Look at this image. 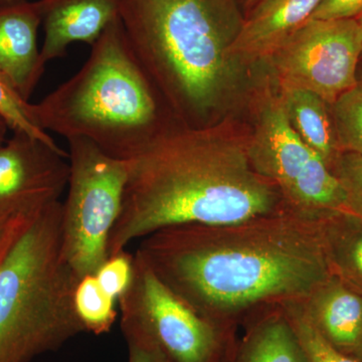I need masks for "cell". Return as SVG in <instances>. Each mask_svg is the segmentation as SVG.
<instances>
[{"label": "cell", "mask_w": 362, "mask_h": 362, "mask_svg": "<svg viewBox=\"0 0 362 362\" xmlns=\"http://www.w3.org/2000/svg\"><path fill=\"white\" fill-rule=\"evenodd\" d=\"M136 252L195 311L230 329L264 307L304 301L330 276L318 220L289 209L168 226L143 238Z\"/></svg>", "instance_id": "6da1fadb"}, {"label": "cell", "mask_w": 362, "mask_h": 362, "mask_svg": "<svg viewBox=\"0 0 362 362\" xmlns=\"http://www.w3.org/2000/svg\"><path fill=\"white\" fill-rule=\"evenodd\" d=\"M247 139L225 121L178 125L128 160L108 257L168 226L237 223L289 209L278 188L252 168Z\"/></svg>", "instance_id": "7a4b0ae2"}, {"label": "cell", "mask_w": 362, "mask_h": 362, "mask_svg": "<svg viewBox=\"0 0 362 362\" xmlns=\"http://www.w3.org/2000/svg\"><path fill=\"white\" fill-rule=\"evenodd\" d=\"M119 18L136 58L181 125H209L243 66L228 54L240 23L225 0H122Z\"/></svg>", "instance_id": "3957f363"}, {"label": "cell", "mask_w": 362, "mask_h": 362, "mask_svg": "<svg viewBox=\"0 0 362 362\" xmlns=\"http://www.w3.org/2000/svg\"><path fill=\"white\" fill-rule=\"evenodd\" d=\"M90 47L82 69L30 104V113L45 132L85 138L114 158L131 160L181 124L164 110L168 103L136 58L120 18Z\"/></svg>", "instance_id": "277c9868"}, {"label": "cell", "mask_w": 362, "mask_h": 362, "mask_svg": "<svg viewBox=\"0 0 362 362\" xmlns=\"http://www.w3.org/2000/svg\"><path fill=\"white\" fill-rule=\"evenodd\" d=\"M63 204L23 228L0 262V362H30L85 332L74 309L78 279L62 254Z\"/></svg>", "instance_id": "5b68a950"}, {"label": "cell", "mask_w": 362, "mask_h": 362, "mask_svg": "<svg viewBox=\"0 0 362 362\" xmlns=\"http://www.w3.org/2000/svg\"><path fill=\"white\" fill-rule=\"evenodd\" d=\"M254 96L247 156L255 170L278 188L294 213L320 220L345 209L337 178L290 125L276 81L267 77Z\"/></svg>", "instance_id": "8992f818"}, {"label": "cell", "mask_w": 362, "mask_h": 362, "mask_svg": "<svg viewBox=\"0 0 362 362\" xmlns=\"http://www.w3.org/2000/svg\"><path fill=\"white\" fill-rule=\"evenodd\" d=\"M118 303L124 338L143 343L165 362H221L238 337L237 329L195 311L137 252L129 288Z\"/></svg>", "instance_id": "52a82bcc"}, {"label": "cell", "mask_w": 362, "mask_h": 362, "mask_svg": "<svg viewBox=\"0 0 362 362\" xmlns=\"http://www.w3.org/2000/svg\"><path fill=\"white\" fill-rule=\"evenodd\" d=\"M68 195L62 214V254L80 280L108 259V244L122 209L127 161L85 138H70Z\"/></svg>", "instance_id": "ba28073f"}, {"label": "cell", "mask_w": 362, "mask_h": 362, "mask_svg": "<svg viewBox=\"0 0 362 362\" xmlns=\"http://www.w3.org/2000/svg\"><path fill=\"white\" fill-rule=\"evenodd\" d=\"M362 30L357 20H308L266 59L279 86L311 90L333 105L357 86Z\"/></svg>", "instance_id": "9c48e42d"}, {"label": "cell", "mask_w": 362, "mask_h": 362, "mask_svg": "<svg viewBox=\"0 0 362 362\" xmlns=\"http://www.w3.org/2000/svg\"><path fill=\"white\" fill-rule=\"evenodd\" d=\"M69 176V152L13 133L0 146V223L37 216L59 202Z\"/></svg>", "instance_id": "30bf717a"}, {"label": "cell", "mask_w": 362, "mask_h": 362, "mask_svg": "<svg viewBox=\"0 0 362 362\" xmlns=\"http://www.w3.org/2000/svg\"><path fill=\"white\" fill-rule=\"evenodd\" d=\"M40 25L39 1L0 4V74L28 102L45 68L37 47Z\"/></svg>", "instance_id": "8fae6325"}, {"label": "cell", "mask_w": 362, "mask_h": 362, "mask_svg": "<svg viewBox=\"0 0 362 362\" xmlns=\"http://www.w3.org/2000/svg\"><path fill=\"white\" fill-rule=\"evenodd\" d=\"M122 0H39L45 39L42 62L66 56L75 42L92 47L104 30L119 18Z\"/></svg>", "instance_id": "7c38bea8"}, {"label": "cell", "mask_w": 362, "mask_h": 362, "mask_svg": "<svg viewBox=\"0 0 362 362\" xmlns=\"http://www.w3.org/2000/svg\"><path fill=\"white\" fill-rule=\"evenodd\" d=\"M321 0H259L228 47L240 65L265 62L311 18Z\"/></svg>", "instance_id": "4fadbf2b"}, {"label": "cell", "mask_w": 362, "mask_h": 362, "mask_svg": "<svg viewBox=\"0 0 362 362\" xmlns=\"http://www.w3.org/2000/svg\"><path fill=\"white\" fill-rule=\"evenodd\" d=\"M302 308L326 342L356 358L362 344V295L330 275L302 301Z\"/></svg>", "instance_id": "5bb4252c"}, {"label": "cell", "mask_w": 362, "mask_h": 362, "mask_svg": "<svg viewBox=\"0 0 362 362\" xmlns=\"http://www.w3.org/2000/svg\"><path fill=\"white\" fill-rule=\"evenodd\" d=\"M240 327L221 362H308L283 305L255 311Z\"/></svg>", "instance_id": "9a60e30c"}, {"label": "cell", "mask_w": 362, "mask_h": 362, "mask_svg": "<svg viewBox=\"0 0 362 362\" xmlns=\"http://www.w3.org/2000/svg\"><path fill=\"white\" fill-rule=\"evenodd\" d=\"M277 86L293 130L331 170L342 152L338 144L331 105L311 90Z\"/></svg>", "instance_id": "2e32d148"}, {"label": "cell", "mask_w": 362, "mask_h": 362, "mask_svg": "<svg viewBox=\"0 0 362 362\" xmlns=\"http://www.w3.org/2000/svg\"><path fill=\"white\" fill-rule=\"evenodd\" d=\"M318 226L330 275L362 295V218L342 209L321 218Z\"/></svg>", "instance_id": "e0dca14e"}, {"label": "cell", "mask_w": 362, "mask_h": 362, "mask_svg": "<svg viewBox=\"0 0 362 362\" xmlns=\"http://www.w3.org/2000/svg\"><path fill=\"white\" fill-rule=\"evenodd\" d=\"M116 303L117 300L105 291L95 275L78 281L74 291V309L85 332L108 333L118 315Z\"/></svg>", "instance_id": "ac0fdd59"}, {"label": "cell", "mask_w": 362, "mask_h": 362, "mask_svg": "<svg viewBox=\"0 0 362 362\" xmlns=\"http://www.w3.org/2000/svg\"><path fill=\"white\" fill-rule=\"evenodd\" d=\"M331 112L341 151L362 156V88L357 85L342 94Z\"/></svg>", "instance_id": "d6986e66"}, {"label": "cell", "mask_w": 362, "mask_h": 362, "mask_svg": "<svg viewBox=\"0 0 362 362\" xmlns=\"http://www.w3.org/2000/svg\"><path fill=\"white\" fill-rule=\"evenodd\" d=\"M308 362H361L333 349L309 322L302 301L283 305Z\"/></svg>", "instance_id": "ffe728a7"}, {"label": "cell", "mask_w": 362, "mask_h": 362, "mask_svg": "<svg viewBox=\"0 0 362 362\" xmlns=\"http://www.w3.org/2000/svg\"><path fill=\"white\" fill-rule=\"evenodd\" d=\"M0 116L13 133L32 136L58 146L47 132L37 127L30 113V103L21 98L11 83L0 74Z\"/></svg>", "instance_id": "44dd1931"}, {"label": "cell", "mask_w": 362, "mask_h": 362, "mask_svg": "<svg viewBox=\"0 0 362 362\" xmlns=\"http://www.w3.org/2000/svg\"><path fill=\"white\" fill-rule=\"evenodd\" d=\"M331 171L344 194L345 211L362 218V156L342 151Z\"/></svg>", "instance_id": "7402d4cb"}, {"label": "cell", "mask_w": 362, "mask_h": 362, "mask_svg": "<svg viewBox=\"0 0 362 362\" xmlns=\"http://www.w3.org/2000/svg\"><path fill=\"white\" fill-rule=\"evenodd\" d=\"M133 259L134 255L126 251L118 252L108 257L94 274L101 287L117 302L129 288L132 279Z\"/></svg>", "instance_id": "603a6c76"}, {"label": "cell", "mask_w": 362, "mask_h": 362, "mask_svg": "<svg viewBox=\"0 0 362 362\" xmlns=\"http://www.w3.org/2000/svg\"><path fill=\"white\" fill-rule=\"evenodd\" d=\"M361 16L362 0H321L310 18L311 20H357Z\"/></svg>", "instance_id": "cb8c5ba5"}, {"label": "cell", "mask_w": 362, "mask_h": 362, "mask_svg": "<svg viewBox=\"0 0 362 362\" xmlns=\"http://www.w3.org/2000/svg\"><path fill=\"white\" fill-rule=\"evenodd\" d=\"M128 349L127 362H165L153 349L131 338H126Z\"/></svg>", "instance_id": "d4e9b609"}, {"label": "cell", "mask_w": 362, "mask_h": 362, "mask_svg": "<svg viewBox=\"0 0 362 362\" xmlns=\"http://www.w3.org/2000/svg\"><path fill=\"white\" fill-rule=\"evenodd\" d=\"M33 218H16L7 225L0 223V252L6 251L13 244L21 230L28 226Z\"/></svg>", "instance_id": "484cf974"}, {"label": "cell", "mask_w": 362, "mask_h": 362, "mask_svg": "<svg viewBox=\"0 0 362 362\" xmlns=\"http://www.w3.org/2000/svg\"><path fill=\"white\" fill-rule=\"evenodd\" d=\"M8 130L11 129H9L6 120L0 116V146L6 142V134Z\"/></svg>", "instance_id": "4316f807"}, {"label": "cell", "mask_w": 362, "mask_h": 362, "mask_svg": "<svg viewBox=\"0 0 362 362\" xmlns=\"http://www.w3.org/2000/svg\"><path fill=\"white\" fill-rule=\"evenodd\" d=\"M357 85L362 88V61L359 64L358 70H357Z\"/></svg>", "instance_id": "83f0119b"}, {"label": "cell", "mask_w": 362, "mask_h": 362, "mask_svg": "<svg viewBox=\"0 0 362 362\" xmlns=\"http://www.w3.org/2000/svg\"><path fill=\"white\" fill-rule=\"evenodd\" d=\"M21 1V0H0V4H9V2Z\"/></svg>", "instance_id": "f1b7e54d"}, {"label": "cell", "mask_w": 362, "mask_h": 362, "mask_svg": "<svg viewBox=\"0 0 362 362\" xmlns=\"http://www.w3.org/2000/svg\"><path fill=\"white\" fill-rule=\"evenodd\" d=\"M356 358L358 359L359 361L362 362V344L361 349H359L358 354H357Z\"/></svg>", "instance_id": "f546056e"}, {"label": "cell", "mask_w": 362, "mask_h": 362, "mask_svg": "<svg viewBox=\"0 0 362 362\" xmlns=\"http://www.w3.org/2000/svg\"><path fill=\"white\" fill-rule=\"evenodd\" d=\"M8 250L9 249H7L6 251L0 252V262H1V259L4 258V256H6V254Z\"/></svg>", "instance_id": "4dcf8cb0"}, {"label": "cell", "mask_w": 362, "mask_h": 362, "mask_svg": "<svg viewBox=\"0 0 362 362\" xmlns=\"http://www.w3.org/2000/svg\"><path fill=\"white\" fill-rule=\"evenodd\" d=\"M247 4H257L259 0H246Z\"/></svg>", "instance_id": "1f68e13d"}, {"label": "cell", "mask_w": 362, "mask_h": 362, "mask_svg": "<svg viewBox=\"0 0 362 362\" xmlns=\"http://www.w3.org/2000/svg\"><path fill=\"white\" fill-rule=\"evenodd\" d=\"M357 21H358L359 25H361V30H362V16H361V18H357ZM361 61H362V57H361Z\"/></svg>", "instance_id": "d6a6232c"}]
</instances>
